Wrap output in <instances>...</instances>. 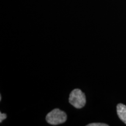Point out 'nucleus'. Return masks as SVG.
Returning <instances> with one entry per match:
<instances>
[{
    "mask_svg": "<svg viewBox=\"0 0 126 126\" xmlns=\"http://www.w3.org/2000/svg\"><path fill=\"white\" fill-rule=\"evenodd\" d=\"M7 117V114H5V113H0V122L2 123V121L5 119Z\"/></svg>",
    "mask_w": 126,
    "mask_h": 126,
    "instance_id": "obj_5",
    "label": "nucleus"
},
{
    "mask_svg": "<svg viewBox=\"0 0 126 126\" xmlns=\"http://www.w3.org/2000/svg\"><path fill=\"white\" fill-rule=\"evenodd\" d=\"M87 126H108V124L105 123H91L88 124Z\"/></svg>",
    "mask_w": 126,
    "mask_h": 126,
    "instance_id": "obj_4",
    "label": "nucleus"
},
{
    "mask_svg": "<svg viewBox=\"0 0 126 126\" xmlns=\"http://www.w3.org/2000/svg\"><path fill=\"white\" fill-rule=\"evenodd\" d=\"M67 119L66 113L59 109L51 110L46 117V120L48 124L54 126L64 123L66 122Z\"/></svg>",
    "mask_w": 126,
    "mask_h": 126,
    "instance_id": "obj_1",
    "label": "nucleus"
},
{
    "mask_svg": "<svg viewBox=\"0 0 126 126\" xmlns=\"http://www.w3.org/2000/svg\"><path fill=\"white\" fill-rule=\"evenodd\" d=\"M85 94L79 89H75L71 92L69 97V102L74 108L81 109L86 104Z\"/></svg>",
    "mask_w": 126,
    "mask_h": 126,
    "instance_id": "obj_2",
    "label": "nucleus"
},
{
    "mask_svg": "<svg viewBox=\"0 0 126 126\" xmlns=\"http://www.w3.org/2000/svg\"><path fill=\"white\" fill-rule=\"evenodd\" d=\"M117 113L119 119L126 124V106L119 103L117 106Z\"/></svg>",
    "mask_w": 126,
    "mask_h": 126,
    "instance_id": "obj_3",
    "label": "nucleus"
}]
</instances>
